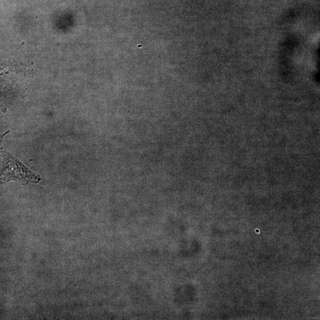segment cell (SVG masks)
<instances>
[{
  "mask_svg": "<svg viewBox=\"0 0 320 320\" xmlns=\"http://www.w3.org/2000/svg\"><path fill=\"white\" fill-rule=\"evenodd\" d=\"M3 168L0 174L2 181L16 180L21 183H37L39 177L7 152H2Z\"/></svg>",
  "mask_w": 320,
  "mask_h": 320,
  "instance_id": "6da1fadb",
  "label": "cell"
}]
</instances>
